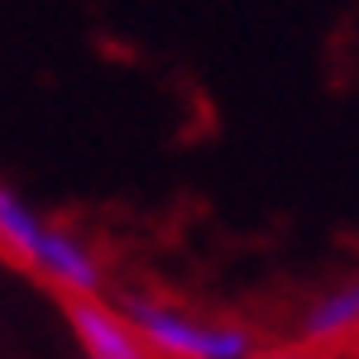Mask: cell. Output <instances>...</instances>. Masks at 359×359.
I'll return each instance as SVG.
<instances>
[{"label":"cell","instance_id":"obj_1","mask_svg":"<svg viewBox=\"0 0 359 359\" xmlns=\"http://www.w3.org/2000/svg\"><path fill=\"white\" fill-rule=\"evenodd\" d=\"M0 254L39 283H48L53 292H62L67 302L106 292V259L96 254V245L67 225H53L10 187H0Z\"/></svg>","mask_w":359,"mask_h":359},{"label":"cell","instance_id":"obj_2","mask_svg":"<svg viewBox=\"0 0 359 359\" xmlns=\"http://www.w3.org/2000/svg\"><path fill=\"white\" fill-rule=\"evenodd\" d=\"M125 311L154 359H249L259 331L230 316H211L163 292H130Z\"/></svg>","mask_w":359,"mask_h":359},{"label":"cell","instance_id":"obj_3","mask_svg":"<svg viewBox=\"0 0 359 359\" xmlns=\"http://www.w3.org/2000/svg\"><path fill=\"white\" fill-rule=\"evenodd\" d=\"M67 331L86 359H154L144 335L135 331L125 306L106 297H72L67 302Z\"/></svg>","mask_w":359,"mask_h":359},{"label":"cell","instance_id":"obj_4","mask_svg":"<svg viewBox=\"0 0 359 359\" xmlns=\"http://www.w3.org/2000/svg\"><path fill=\"white\" fill-rule=\"evenodd\" d=\"M297 340L321 350L326 359L345 355L359 345V273L331 283L326 292H316L297 316Z\"/></svg>","mask_w":359,"mask_h":359},{"label":"cell","instance_id":"obj_5","mask_svg":"<svg viewBox=\"0 0 359 359\" xmlns=\"http://www.w3.org/2000/svg\"><path fill=\"white\" fill-rule=\"evenodd\" d=\"M249 359H326V355L311 350V345H302V340L292 335V340H259V350Z\"/></svg>","mask_w":359,"mask_h":359}]
</instances>
